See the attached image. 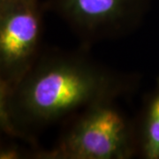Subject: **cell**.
Segmentation results:
<instances>
[{"mask_svg": "<svg viewBox=\"0 0 159 159\" xmlns=\"http://www.w3.org/2000/svg\"><path fill=\"white\" fill-rule=\"evenodd\" d=\"M78 51L43 48L11 89L0 91V125L6 134L38 148L35 135L94 103L117 101L139 87L141 76L97 62Z\"/></svg>", "mask_w": 159, "mask_h": 159, "instance_id": "1", "label": "cell"}, {"mask_svg": "<svg viewBox=\"0 0 159 159\" xmlns=\"http://www.w3.org/2000/svg\"><path fill=\"white\" fill-rule=\"evenodd\" d=\"M117 101L94 103L70 117L55 144L37 148L36 159H130L137 157L135 119Z\"/></svg>", "mask_w": 159, "mask_h": 159, "instance_id": "2", "label": "cell"}, {"mask_svg": "<svg viewBox=\"0 0 159 159\" xmlns=\"http://www.w3.org/2000/svg\"><path fill=\"white\" fill-rule=\"evenodd\" d=\"M151 0H48L44 7L66 23L88 48L134 32L144 20Z\"/></svg>", "mask_w": 159, "mask_h": 159, "instance_id": "3", "label": "cell"}, {"mask_svg": "<svg viewBox=\"0 0 159 159\" xmlns=\"http://www.w3.org/2000/svg\"><path fill=\"white\" fill-rule=\"evenodd\" d=\"M43 7L39 0H0V91L15 85L43 50Z\"/></svg>", "mask_w": 159, "mask_h": 159, "instance_id": "4", "label": "cell"}, {"mask_svg": "<svg viewBox=\"0 0 159 159\" xmlns=\"http://www.w3.org/2000/svg\"><path fill=\"white\" fill-rule=\"evenodd\" d=\"M137 157L159 159V76L135 119Z\"/></svg>", "mask_w": 159, "mask_h": 159, "instance_id": "5", "label": "cell"}, {"mask_svg": "<svg viewBox=\"0 0 159 159\" xmlns=\"http://www.w3.org/2000/svg\"><path fill=\"white\" fill-rule=\"evenodd\" d=\"M32 158V153L30 151H25L19 145L16 144H6L1 147L0 158L1 159H18Z\"/></svg>", "mask_w": 159, "mask_h": 159, "instance_id": "6", "label": "cell"}]
</instances>
